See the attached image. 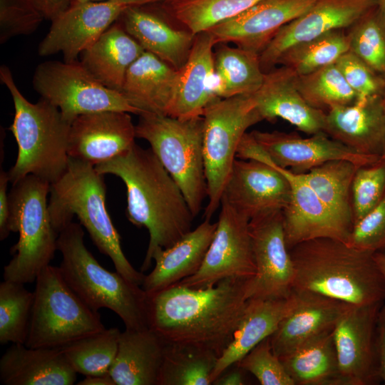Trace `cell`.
Returning <instances> with one entry per match:
<instances>
[{
	"label": "cell",
	"mask_w": 385,
	"mask_h": 385,
	"mask_svg": "<svg viewBox=\"0 0 385 385\" xmlns=\"http://www.w3.org/2000/svg\"><path fill=\"white\" fill-rule=\"evenodd\" d=\"M59 270L69 287L92 309L107 308L128 329L149 328L148 294L119 272L102 267L84 243L80 223L71 222L58 234Z\"/></svg>",
	"instance_id": "cell-6"
},
{
	"label": "cell",
	"mask_w": 385,
	"mask_h": 385,
	"mask_svg": "<svg viewBox=\"0 0 385 385\" xmlns=\"http://www.w3.org/2000/svg\"><path fill=\"white\" fill-rule=\"evenodd\" d=\"M167 343L150 328L120 332L108 371L115 385H158Z\"/></svg>",
	"instance_id": "cell-31"
},
{
	"label": "cell",
	"mask_w": 385,
	"mask_h": 385,
	"mask_svg": "<svg viewBox=\"0 0 385 385\" xmlns=\"http://www.w3.org/2000/svg\"><path fill=\"white\" fill-rule=\"evenodd\" d=\"M32 83L41 98L57 107L70 123L81 115L104 111L140 114L121 93L100 83L78 60L41 63Z\"/></svg>",
	"instance_id": "cell-11"
},
{
	"label": "cell",
	"mask_w": 385,
	"mask_h": 385,
	"mask_svg": "<svg viewBox=\"0 0 385 385\" xmlns=\"http://www.w3.org/2000/svg\"><path fill=\"white\" fill-rule=\"evenodd\" d=\"M335 63L356 93V101L384 97L385 80L351 51L344 53Z\"/></svg>",
	"instance_id": "cell-46"
},
{
	"label": "cell",
	"mask_w": 385,
	"mask_h": 385,
	"mask_svg": "<svg viewBox=\"0 0 385 385\" xmlns=\"http://www.w3.org/2000/svg\"><path fill=\"white\" fill-rule=\"evenodd\" d=\"M294 385H341L333 329L279 357Z\"/></svg>",
	"instance_id": "cell-33"
},
{
	"label": "cell",
	"mask_w": 385,
	"mask_h": 385,
	"mask_svg": "<svg viewBox=\"0 0 385 385\" xmlns=\"http://www.w3.org/2000/svg\"><path fill=\"white\" fill-rule=\"evenodd\" d=\"M103 175L89 163L70 158L66 171L51 184L48 208L51 223L59 232L76 215L98 250L112 260L116 272L141 286L145 274L125 256L120 235L108 212Z\"/></svg>",
	"instance_id": "cell-4"
},
{
	"label": "cell",
	"mask_w": 385,
	"mask_h": 385,
	"mask_svg": "<svg viewBox=\"0 0 385 385\" xmlns=\"http://www.w3.org/2000/svg\"><path fill=\"white\" fill-rule=\"evenodd\" d=\"M95 168L100 174L122 180L128 220L148 229L150 240L141 266V272L147 271L157 251L170 247L192 230L195 217L182 190L150 148L136 143Z\"/></svg>",
	"instance_id": "cell-2"
},
{
	"label": "cell",
	"mask_w": 385,
	"mask_h": 385,
	"mask_svg": "<svg viewBox=\"0 0 385 385\" xmlns=\"http://www.w3.org/2000/svg\"><path fill=\"white\" fill-rule=\"evenodd\" d=\"M203 118L180 119L143 113L135 125L136 138L145 140L175 180L195 217L207 197L203 157Z\"/></svg>",
	"instance_id": "cell-8"
},
{
	"label": "cell",
	"mask_w": 385,
	"mask_h": 385,
	"mask_svg": "<svg viewBox=\"0 0 385 385\" xmlns=\"http://www.w3.org/2000/svg\"><path fill=\"white\" fill-rule=\"evenodd\" d=\"M263 0H181L168 4L173 18L194 35L232 19Z\"/></svg>",
	"instance_id": "cell-41"
},
{
	"label": "cell",
	"mask_w": 385,
	"mask_h": 385,
	"mask_svg": "<svg viewBox=\"0 0 385 385\" xmlns=\"http://www.w3.org/2000/svg\"><path fill=\"white\" fill-rule=\"evenodd\" d=\"M221 44L214 53L215 96L227 98L255 93L265 76L260 55L237 46Z\"/></svg>",
	"instance_id": "cell-35"
},
{
	"label": "cell",
	"mask_w": 385,
	"mask_h": 385,
	"mask_svg": "<svg viewBox=\"0 0 385 385\" xmlns=\"http://www.w3.org/2000/svg\"><path fill=\"white\" fill-rule=\"evenodd\" d=\"M43 19L34 0H0V43L34 33Z\"/></svg>",
	"instance_id": "cell-45"
},
{
	"label": "cell",
	"mask_w": 385,
	"mask_h": 385,
	"mask_svg": "<svg viewBox=\"0 0 385 385\" xmlns=\"http://www.w3.org/2000/svg\"><path fill=\"white\" fill-rule=\"evenodd\" d=\"M377 4L385 14V0H377Z\"/></svg>",
	"instance_id": "cell-56"
},
{
	"label": "cell",
	"mask_w": 385,
	"mask_h": 385,
	"mask_svg": "<svg viewBox=\"0 0 385 385\" xmlns=\"http://www.w3.org/2000/svg\"><path fill=\"white\" fill-rule=\"evenodd\" d=\"M35 282L26 346L61 348L106 329L98 312L69 287L58 267L48 265Z\"/></svg>",
	"instance_id": "cell-9"
},
{
	"label": "cell",
	"mask_w": 385,
	"mask_h": 385,
	"mask_svg": "<svg viewBox=\"0 0 385 385\" xmlns=\"http://www.w3.org/2000/svg\"><path fill=\"white\" fill-rule=\"evenodd\" d=\"M295 292L283 299H250L233 338L218 358L211 374L213 381L237 363L263 339L270 337L297 302Z\"/></svg>",
	"instance_id": "cell-28"
},
{
	"label": "cell",
	"mask_w": 385,
	"mask_h": 385,
	"mask_svg": "<svg viewBox=\"0 0 385 385\" xmlns=\"http://www.w3.org/2000/svg\"><path fill=\"white\" fill-rule=\"evenodd\" d=\"M44 19L52 21L70 5V0H34Z\"/></svg>",
	"instance_id": "cell-50"
},
{
	"label": "cell",
	"mask_w": 385,
	"mask_h": 385,
	"mask_svg": "<svg viewBox=\"0 0 385 385\" xmlns=\"http://www.w3.org/2000/svg\"><path fill=\"white\" fill-rule=\"evenodd\" d=\"M10 183L8 172L0 170V240H4L9 235L8 228L10 203L8 184Z\"/></svg>",
	"instance_id": "cell-48"
},
{
	"label": "cell",
	"mask_w": 385,
	"mask_h": 385,
	"mask_svg": "<svg viewBox=\"0 0 385 385\" xmlns=\"http://www.w3.org/2000/svg\"><path fill=\"white\" fill-rule=\"evenodd\" d=\"M145 51L120 22L81 54V63L103 85L119 91L128 68Z\"/></svg>",
	"instance_id": "cell-32"
},
{
	"label": "cell",
	"mask_w": 385,
	"mask_h": 385,
	"mask_svg": "<svg viewBox=\"0 0 385 385\" xmlns=\"http://www.w3.org/2000/svg\"><path fill=\"white\" fill-rule=\"evenodd\" d=\"M220 206L215 233L202 265L195 274L177 284L202 289L226 278L255 275L250 220L225 201L222 200Z\"/></svg>",
	"instance_id": "cell-12"
},
{
	"label": "cell",
	"mask_w": 385,
	"mask_h": 385,
	"mask_svg": "<svg viewBox=\"0 0 385 385\" xmlns=\"http://www.w3.org/2000/svg\"><path fill=\"white\" fill-rule=\"evenodd\" d=\"M376 5L377 0H317L282 27L260 53L262 71L273 69L289 47L334 30L347 29Z\"/></svg>",
	"instance_id": "cell-17"
},
{
	"label": "cell",
	"mask_w": 385,
	"mask_h": 385,
	"mask_svg": "<svg viewBox=\"0 0 385 385\" xmlns=\"http://www.w3.org/2000/svg\"><path fill=\"white\" fill-rule=\"evenodd\" d=\"M127 7L120 0L71 4L51 21L38 47L41 56L61 53L66 62L77 61Z\"/></svg>",
	"instance_id": "cell-16"
},
{
	"label": "cell",
	"mask_w": 385,
	"mask_h": 385,
	"mask_svg": "<svg viewBox=\"0 0 385 385\" xmlns=\"http://www.w3.org/2000/svg\"><path fill=\"white\" fill-rule=\"evenodd\" d=\"M218 358L199 347L167 344L158 385H210Z\"/></svg>",
	"instance_id": "cell-36"
},
{
	"label": "cell",
	"mask_w": 385,
	"mask_h": 385,
	"mask_svg": "<svg viewBox=\"0 0 385 385\" xmlns=\"http://www.w3.org/2000/svg\"><path fill=\"white\" fill-rule=\"evenodd\" d=\"M34 292L24 284L4 279L0 284V344H25L30 328Z\"/></svg>",
	"instance_id": "cell-40"
},
{
	"label": "cell",
	"mask_w": 385,
	"mask_h": 385,
	"mask_svg": "<svg viewBox=\"0 0 385 385\" xmlns=\"http://www.w3.org/2000/svg\"><path fill=\"white\" fill-rule=\"evenodd\" d=\"M377 349L379 376L385 384V301L381 306L377 319Z\"/></svg>",
	"instance_id": "cell-49"
},
{
	"label": "cell",
	"mask_w": 385,
	"mask_h": 385,
	"mask_svg": "<svg viewBox=\"0 0 385 385\" xmlns=\"http://www.w3.org/2000/svg\"><path fill=\"white\" fill-rule=\"evenodd\" d=\"M119 19L145 51L177 71L184 66L195 36L190 31L176 29L159 14L141 6H127Z\"/></svg>",
	"instance_id": "cell-30"
},
{
	"label": "cell",
	"mask_w": 385,
	"mask_h": 385,
	"mask_svg": "<svg viewBox=\"0 0 385 385\" xmlns=\"http://www.w3.org/2000/svg\"><path fill=\"white\" fill-rule=\"evenodd\" d=\"M203 157L207 188L205 219L220 207L237 149L246 130L262 120L252 95L216 98L204 110Z\"/></svg>",
	"instance_id": "cell-10"
},
{
	"label": "cell",
	"mask_w": 385,
	"mask_h": 385,
	"mask_svg": "<svg viewBox=\"0 0 385 385\" xmlns=\"http://www.w3.org/2000/svg\"><path fill=\"white\" fill-rule=\"evenodd\" d=\"M374 258L385 278V253L380 251L375 252Z\"/></svg>",
	"instance_id": "cell-54"
},
{
	"label": "cell",
	"mask_w": 385,
	"mask_h": 385,
	"mask_svg": "<svg viewBox=\"0 0 385 385\" xmlns=\"http://www.w3.org/2000/svg\"><path fill=\"white\" fill-rule=\"evenodd\" d=\"M235 364L254 375L262 385H294L281 359L272 350L270 337Z\"/></svg>",
	"instance_id": "cell-44"
},
{
	"label": "cell",
	"mask_w": 385,
	"mask_h": 385,
	"mask_svg": "<svg viewBox=\"0 0 385 385\" xmlns=\"http://www.w3.org/2000/svg\"><path fill=\"white\" fill-rule=\"evenodd\" d=\"M123 4L127 6H142L146 4H165L166 5L177 2L181 0H120Z\"/></svg>",
	"instance_id": "cell-53"
},
{
	"label": "cell",
	"mask_w": 385,
	"mask_h": 385,
	"mask_svg": "<svg viewBox=\"0 0 385 385\" xmlns=\"http://www.w3.org/2000/svg\"><path fill=\"white\" fill-rule=\"evenodd\" d=\"M385 195V158L360 166L351 185L354 225L369 213Z\"/></svg>",
	"instance_id": "cell-43"
},
{
	"label": "cell",
	"mask_w": 385,
	"mask_h": 385,
	"mask_svg": "<svg viewBox=\"0 0 385 385\" xmlns=\"http://www.w3.org/2000/svg\"><path fill=\"white\" fill-rule=\"evenodd\" d=\"M120 332L118 328L106 329L61 349L76 373L85 376L107 374L117 354Z\"/></svg>",
	"instance_id": "cell-38"
},
{
	"label": "cell",
	"mask_w": 385,
	"mask_h": 385,
	"mask_svg": "<svg viewBox=\"0 0 385 385\" xmlns=\"http://www.w3.org/2000/svg\"><path fill=\"white\" fill-rule=\"evenodd\" d=\"M0 80L11 93L14 117L9 130L18 145L14 165L8 172L14 184L33 175L50 184L66 171L70 157L68 140L71 123L57 107L41 98L31 103L15 83L10 69L0 67Z\"/></svg>",
	"instance_id": "cell-5"
},
{
	"label": "cell",
	"mask_w": 385,
	"mask_h": 385,
	"mask_svg": "<svg viewBox=\"0 0 385 385\" xmlns=\"http://www.w3.org/2000/svg\"><path fill=\"white\" fill-rule=\"evenodd\" d=\"M384 107H385V98H384ZM385 158V154L384 155V156Z\"/></svg>",
	"instance_id": "cell-57"
},
{
	"label": "cell",
	"mask_w": 385,
	"mask_h": 385,
	"mask_svg": "<svg viewBox=\"0 0 385 385\" xmlns=\"http://www.w3.org/2000/svg\"><path fill=\"white\" fill-rule=\"evenodd\" d=\"M256 273L248 280L247 299H283L292 293L294 269L287 247L282 211L250 220Z\"/></svg>",
	"instance_id": "cell-15"
},
{
	"label": "cell",
	"mask_w": 385,
	"mask_h": 385,
	"mask_svg": "<svg viewBox=\"0 0 385 385\" xmlns=\"http://www.w3.org/2000/svg\"><path fill=\"white\" fill-rule=\"evenodd\" d=\"M349 51L346 29L334 30L289 47L277 64L292 68L299 76L306 75L335 63Z\"/></svg>",
	"instance_id": "cell-37"
},
{
	"label": "cell",
	"mask_w": 385,
	"mask_h": 385,
	"mask_svg": "<svg viewBox=\"0 0 385 385\" xmlns=\"http://www.w3.org/2000/svg\"><path fill=\"white\" fill-rule=\"evenodd\" d=\"M251 133L274 164L297 174L331 160H344L364 166L381 158L360 154L324 131L307 138L280 131Z\"/></svg>",
	"instance_id": "cell-18"
},
{
	"label": "cell",
	"mask_w": 385,
	"mask_h": 385,
	"mask_svg": "<svg viewBox=\"0 0 385 385\" xmlns=\"http://www.w3.org/2000/svg\"><path fill=\"white\" fill-rule=\"evenodd\" d=\"M71 4L74 3H82V2H91V1H106L112 0H70Z\"/></svg>",
	"instance_id": "cell-55"
},
{
	"label": "cell",
	"mask_w": 385,
	"mask_h": 385,
	"mask_svg": "<svg viewBox=\"0 0 385 385\" xmlns=\"http://www.w3.org/2000/svg\"><path fill=\"white\" fill-rule=\"evenodd\" d=\"M76 374L61 348L12 344L0 359L5 385H73Z\"/></svg>",
	"instance_id": "cell-26"
},
{
	"label": "cell",
	"mask_w": 385,
	"mask_h": 385,
	"mask_svg": "<svg viewBox=\"0 0 385 385\" xmlns=\"http://www.w3.org/2000/svg\"><path fill=\"white\" fill-rule=\"evenodd\" d=\"M317 0H263L210 29L217 43H234L260 53L279 30L308 10Z\"/></svg>",
	"instance_id": "cell-20"
},
{
	"label": "cell",
	"mask_w": 385,
	"mask_h": 385,
	"mask_svg": "<svg viewBox=\"0 0 385 385\" xmlns=\"http://www.w3.org/2000/svg\"><path fill=\"white\" fill-rule=\"evenodd\" d=\"M279 168L291 188L289 202L282 210L288 250L300 242L319 237H329L348 244L351 233L328 210L301 175Z\"/></svg>",
	"instance_id": "cell-21"
},
{
	"label": "cell",
	"mask_w": 385,
	"mask_h": 385,
	"mask_svg": "<svg viewBox=\"0 0 385 385\" xmlns=\"http://www.w3.org/2000/svg\"><path fill=\"white\" fill-rule=\"evenodd\" d=\"M384 97L334 107L326 112L324 132L356 152L371 156L385 154Z\"/></svg>",
	"instance_id": "cell-23"
},
{
	"label": "cell",
	"mask_w": 385,
	"mask_h": 385,
	"mask_svg": "<svg viewBox=\"0 0 385 385\" xmlns=\"http://www.w3.org/2000/svg\"><path fill=\"white\" fill-rule=\"evenodd\" d=\"M296 293L293 309L270 337L272 350L281 357L307 339L333 329L351 304L311 292Z\"/></svg>",
	"instance_id": "cell-24"
},
{
	"label": "cell",
	"mask_w": 385,
	"mask_h": 385,
	"mask_svg": "<svg viewBox=\"0 0 385 385\" xmlns=\"http://www.w3.org/2000/svg\"><path fill=\"white\" fill-rule=\"evenodd\" d=\"M297 76L284 66L265 73L262 86L252 94L256 108L262 120L282 118L309 135L324 131L326 112L305 101L298 90Z\"/></svg>",
	"instance_id": "cell-22"
},
{
	"label": "cell",
	"mask_w": 385,
	"mask_h": 385,
	"mask_svg": "<svg viewBox=\"0 0 385 385\" xmlns=\"http://www.w3.org/2000/svg\"><path fill=\"white\" fill-rule=\"evenodd\" d=\"M294 269L292 292H311L354 306L385 301V278L374 252L319 237L289 250Z\"/></svg>",
	"instance_id": "cell-3"
},
{
	"label": "cell",
	"mask_w": 385,
	"mask_h": 385,
	"mask_svg": "<svg viewBox=\"0 0 385 385\" xmlns=\"http://www.w3.org/2000/svg\"><path fill=\"white\" fill-rule=\"evenodd\" d=\"M50 187L33 175L12 184L8 228L19 233V240L10 250L13 257L4 268V279L33 282L53 258L58 233L48 208Z\"/></svg>",
	"instance_id": "cell-7"
},
{
	"label": "cell",
	"mask_w": 385,
	"mask_h": 385,
	"mask_svg": "<svg viewBox=\"0 0 385 385\" xmlns=\"http://www.w3.org/2000/svg\"><path fill=\"white\" fill-rule=\"evenodd\" d=\"M297 86L305 101L324 112L354 103L357 96L333 63L312 73L297 76Z\"/></svg>",
	"instance_id": "cell-39"
},
{
	"label": "cell",
	"mask_w": 385,
	"mask_h": 385,
	"mask_svg": "<svg viewBox=\"0 0 385 385\" xmlns=\"http://www.w3.org/2000/svg\"><path fill=\"white\" fill-rule=\"evenodd\" d=\"M216 44L209 31L195 36L188 59L178 71L177 90L168 115L180 119L201 116L205 108L218 98L213 92Z\"/></svg>",
	"instance_id": "cell-25"
},
{
	"label": "cell",
	"mask_w": 385,
	"mask_h": 385,
	"mask_svg": "<svg viewBox=\"0 0 385 385\" xmlns=\"http://www.w3.org/2000/svg\"><path fill=\"white\" fill-rule=\"evenodd\" d=\"M359 167L351 161L336 160L300 173L328 210L350 233L354 227L351 185Z\"/></svg>",
	"instance_id": "cell-34"
},
{
	"label": "cell",
	"mask_w": 385,
	"mask_h": 385,
	"mask_svg": "<svg viewBox=\"0 0 385 385\" xmlns=\"http://www.w3.org/2000/svg\"><path fill=\"white\" fill-rule=\"evenodd\" d=\"M383 302L352 306L333 329L341 385H374L381 381L377 319Z\"/></svg>",
	"instance_id": "cell-13"
},
{
	"label": "cell",
	"mask_w": 385,
	"mask_h": 385,
	"mask_svg": "<svg viewBox=\"0 0 385 385\" xmlns=\"http://www.w3.org/2000/svg\"><path fill=\"white\" fill-rule=\"evenodd\" d=\"M348 245L372 252L385 248V195L353 227Z\"/></svg>",
	"instance_id": "cell-47"
},
{
	"label": "cell",
	"mask_w": 385,
	"mask_h": 385,
	"mask_svg": "<svg viewBox=\"0 0 385 385\" xmlns=\"http://www.w3.org/2000/svg\"><path fill=\"white\" fill-rule=\"evenodd\" d=\"M290 193L288 179L266 153L260 161L235 159L221 201L251 220L282 211Z\"/></svg>",
	"instance_id": "cell-14"
},
{
	"label": "cell",
	"mask_w": 385,
	"mask_h": 385,
	"mask_svg": "<svg viewBox=\"0 0 385 385\" xmlns=\"http://www.w3.org/2000/svg\"><path fill=\"white\" fill-rule=\"evenodd\" d=\"M135 125L130 113L104 111L81 115L71 123L68 153L96 166L130 150L135 144Z\"/></svg>",
	"instance_id": "cell-19"
},
{
	"label": "cell",
	"mask_w": 385,
	"mask_h": 385,
	"mask_svg": "<svg viewBox=\"0 0 385 385\" xmlns=\"http://www.w3.org/2000/svg\"><path fill=\"white\" fill-rule=\"evenodd\" d=\"M238 367V366H237ZM239 369V367H238ZM237 369L223 372L212 383L215 385H242L245 384V379L242 371Z\"/></svg>",
	"instance_id": "cell-51"
},
{
	"label": "cell",
	"mask_w": 385,
	"mask_h": 385,
	"mask_svg": "<svg viewBox=\"0 0 385 385\" xmlns=\"http://www.w3.org/2000/svg\"><path fill=\"white\" fill-rule=\"evenodd\" d=\"M346 30L349 51L385 80V14L378 4Z\"/></svg>",
	"instance_id": "cell-42"
},
{
	"label": "cell",
	"mask_w": 385,
	"mask_h": 385,
	"mask_svg": "<svg viewBox=\"0 0 385 385\" xmlns=\"http://www.w3.org/2000/svg\"><path fill=\"white\" fill-rule=\"evenodd\" d=\"M78 385H115L109 373L99 375L86 376Z\"/></svg>",
	"instance_id": "cell-52"
},
{
	"label": "cell",
	"mask_w": 385,
	"mask_h": 385,
	"mask_svg": "<svg viewBox=\"0 0 385 385\" xmlns=\"http://www.w3.org/2000/svg\"><path fill=\"white\" fill-rule=\"evenodd\" d=\"M178 81V71L145 51L128 68L120 93L140 114L168 115Z\"/></svg>",
	"instance_id": "cell-29"
},
{
	"label": "cell",
	"mask_w": 385,
	"mask_h": 385,
	"mask_svg": "<svg viewBox=\"0 0 385 385\" xmlns=\"http://www.w3.org/2000/svg\"><path fill=\"white\" fill-rule=\"evenodd\" d=\"M217 225V222L205 219L174 245L157 251L153 257L155 267L145 276L142 289L148 294H154L195 274L202 265Z\"/></svg>",
	"instance_id": "cell-27"
},
{
	"label": "cell",
	"mask_w": 385,
	"mask_h": 385,
	"mask_svg": "<svg viewBox=\"0 0 385 385\" xmlns=\"http://www.w3.org/2000/svg\"><path fill=\"white\" fill-rule=\"evenodd\" d=\"M249 279L229 277L202 289L176 284L148 294V327L167 344L199 347L220 357L244 314Z\"/></svg>",
	"instance_id": "cell-1"
}]
</instances>
